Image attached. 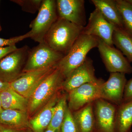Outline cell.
I'll return each mask as SVG.
<instances>
[{
    "label": "cell",
    "instance_id": "cell-35",
    "mask_svg": "<svg viewBox=\"0 0 132 132\" xmlns=\"http://www.w3.org/2000/svg\"></svg>",
    "mask_w": 132,
    "mask_h": 132
},
{
    "label": "cell",
    "instance_id": "cell-18",
    "mask_svg": "<svg viewBox=\"0 0 132 132\" xmlns=\"http://www.w3.org/2000/svg\"><path fill=\"white\" fill-rule=\"evenodd\" d=\"M93 102L72 112L79 132H95Z\"/></svg>",
    "mask_w": 132,
    "mask_h": 132
},
{
    "label": "cell",
    "instance_id": "cell-12",
    "mask_svg": "<svg viewBox=\"0 0 132 132\" xmlns=\"http://www.w3.org/2000/svg\"><path fill=\"white\" fill-rule=\"evenodd\" d=\"M127 82L125 74L111 73L108 79L104 81L100 89V97L119 106L123 102V95Z\"/></svg>",
    "mask_w": 132,
    "mask_h": 132
},
{
    "label": "cell",
    "instance_id": "cell-3",
    "mask_svg": "<svg viewBox=\"0 0 132 132\" xmlns=\"http://www.w3.org/2000/svg\"><path fill=\"white\" fill-rule=\"evenodd\" d=\"M65 79L60 69L56 67L28 99V113L29 116L31 117L35 114L56 94L62 90V84Z\"/></svg>",
    "mask_w": 132,
    "mask_h": 132
},
{
    "label": "cell",
    "instance_id": "cell-23",
    "mask_svg": "<svg viewBox=\"0 0 132 132\" xmlns=\"http://www.w3.org/2000/svg\"><path fill=\"white\" fill-rule=\"evenodd\" d=\"M120 13L123 29L132 36V5L127 0H115Z\"/></svg>",
    "mask_w": 132,
    "mask_h": 132
},
{
    "label": "cell",
    "instance_id": "cell-31",
    "mask_svg": "<svg viewBox=\"0 0 132 132\" xmlns=\"http://www.w3.org/2000/svg\"><path fill=\"white\" fill-rule=\"evenodd\" d=\"M3 110V109L2 105L1 100V94H0V113L2 112Z\"/></svg>",
    "mask_w": 132,
    "mask_h": 132
},
{
    "label": "cell",
    "instance_id": "cell-15",
    "mask_svg": "<svg viewBox=\"0 0 132 132\" xmlns=\"http://www.w3.org/2000/svg\"><path fill=\"white\" fill-rule=\"evenodd\" d=\"M61 92L56 94L34 116L29 119L30 127L34 132H44L47 128L52 120L55 105L61 95Z\"/></svg>",
    "mask_w": 132,
    "mask_h": 132
},
{
    "label": "cell",
    "instance_id": "cell-20",
    "mask_svg": "<svg viewBox=\"0 0 132 132\" xmlns=\"http://www.w3.org/2000/svg\"><path fill=\"white\" fill-rule=\"evenodd\" d=\"M132 100L117 106L116 117V132H131Z\"/></svg>",
    "mask_w": 132,
    "mask_h": 132
},
{
    "label": "cell",
    "instance_id": "cell-16",
    "mask_svg": "<svg viewBox=\"0 0 132 132\" xmlns=\"http://www.w3.org/2000/svg\"><path fill=\"white\" fill-rule=\"evenodd\" d=\"M29 115L27 112L3 109L0 113V124L21 131L30 127Z\"/></svg>",
    "mask_w": 132,
    "mask_h": 132
},
{
    "label": "cell",
    "instance_id": "cell-8",
    "mask_svg": "<svg viewBox=\"0 0 132 132\" xmlns=\"http://www.w3.org/2000/svg\"><path fill=\"white\" fill-rule=\"evenodd\" d=\"M104 81L98 79L97 81L86 83L68 93V105L71 112L78 111L100 98V87Z\"/></svg>",
    "mask_w": 132,
    "mask_h": 132
},
{
    "label": "cell",
    "instance_id": "cell-11",
    "mask_svg": "<svg viewBox=\"0 0 132 132\" xmlns=\"http://www.w3.org/2000/svg\"><path fill=\"white\" fill-rule=\"evenodd\" d=\"M115 28L95 9L90 14L88 23L81 33L98 38L109 46H113L112 38Z\"/></svg>",
    "mask_w": 132,
    "mask_h": 132
},
{
    "label": "cell",
    "instance_id": "cell-19",
    "mask_svg": "<svg viewBox=\"0 0 132 132\" xmlns=\"http://www.w3.org/2000/svg\"><path fill=\"white\" fill-rule=\"evenodd\" d=\"M3 109H13L28 112V99L10 87L0 92Z\"/></svg>",
    "mask_w": 132,
    "mask_h": 132
},
{
    "label": "cell",
    "instance_id": "cell-30",
    "mask_svg": "<svg viewBox=\"0 0 132 132\" xmlns=\"http://www.w3.org/2000/svg\"><path fill=\"white\" fill-rule=\"evenodd\" d=\"M10 87V83L5 82L0 79V92Z\"/></svg>",
    "mask_w": 132,
    "mask_h": 132
},
{
    "label": "cell",
    "instance_id": "cell-25",
    "mask_svg": "<svg viewBox=\"0 0 132 132\" xmlns=\"http://www.w3.org/2000/svg\"><path fill=\"white\" fill-rule=\"evenodd\" d=\"M61 132H79L72 112L68 107L62 125Z\"/></svg>",
    "mask_w": 132,
    "mask_h": 132
},
{
    "label": "cell",
    "instance_id": "cell-4",
    "mask_svg": "<svg viewBox=\"0 0 132 132\" xmlns=\"http://www.w3.org/2000/svg\"><path fill=\"white\" fill-rule=\"evenodd\" d=\"M58 17L56 1H42L38 15L29 25L31 39L39 43L44 42L46 35Z\"/></svg>",
    "mask_w": 132,
    "mask_h": 132
},
{
    "label": "cell",
    "instance_id": "cell-22",
    "mask_svg": "<svg viewBox=\"0 0 132 132\" xmlns=\"http://www.w3.org/2000/svg\"><path fill=\"white\" fill-rule=\"evenodd\" d=\"M68 108V94H61L55 105L52 120L47 128L55 132H61L62 125Z\"/></svg>",
    "mask_w": 132,
    "mask_h": 132
},
{
    "label": "cell",
    "instance_id": "cell-5",
    "mask_svg": "<svg viewBox=\"0 0 132 132\" xmlns=\"http://www.w3.org/2000/svg\"><path fill=\"white\" fill-rule=\"evenodd\" d=\"M64 55L56 52L45 42L30 49L23 73L56 66Z\"/></svg>",
    "mask_w": 132,
    "mask_h": 132
},
{
    "label": "cell",
    "instance_id": "cell-7",
    "mask_svg": "<svg viewBox=\"0 0 132 132\" xmlns=\"http://www.w3.org/2000/svg\"><path fill=\"white\" fill-rule=\"evenodd\" d=\"M56 66L23 73L10 83V87L29 99L35 90L56 68Z\"/></svg>",
    "mask_w": 132,
    "mask_h": 132
},
{
    "label": "cell",
    "instance_id": "cell-24",
    "mask_svg": "<svg viewBox=\"0 0 132 132\" xmlns=\"http://www.w3.org/2000/svg\"><path fill=\"white\" fill-rule=\"evenodd\" d=\"M12 1L19 5L24 12L32 14L39 11L42 2V0H14Z\"/></svg>",
    "mask_w": 132,
    "mask_h": 132
},
{
    "label": "cell",
    "instance_id": "cell-9",
    "mask_svg": "<svg viewBox=\"0 0 132 132\" xmlns=\"http://www.w3.org/2000/svg\"><path fill=\"white\" fill-rule=\"evenodd\" d=\"M97 47L106 70L110 73H132L130 62L119 50L109 46L100 39Z\"/></svg>",
    "mask_w": 132,
    "mask_h": 132
},
{
    "label": "cell",
    "instance_id": "cell-6",
    "mask_svg": "<svg viewBox=\"0 0 132 132\" xmlns=\"http://www.w3.org/2000/svg\"><path fill=\"white\" fill-rule=\"evenodd\" d=\"M29 47L26 45L0 60V79L10 83L23 73Z\"/></svg>",
    "mask_w": 132,
    "mask_h": 132
},
{
    "label": "cell",
    "instance_id": "cell-13",
    "mask_svg": "<svg viewBox=\"0 0 132 132\" xmlns=\"http://www.w3.org/2000/svg\"><path fill=\"white\" fill-rule=\"evenodd\" d=\"M96 78L93 61L87 57L84 63L76 69L62 84V90L68 93L74 89L86 83L95 82Z\"/></svg>",
    "mask_w": 132,
    "mask_h": 132
},
{
    "label": "cell",
    "instance_id": "cell-1",
    "mask_svg": "<svg viewBox=\"0 0 132 132\" xmlns=\"http://www.w3.org/2000/svg\"><path fill=\"white\" fill-rule=\"evenodd\" d=\"M84 28L58 17L46 35L44 42L55 51L65 55Z\"/></svg>",
    "mask_w": 132,
    "mask_h": 132
},
{
    "label": "cell",
    "instance_id": "cell-28",
    "mask_svg": "<svg viewBox=\"0 0 132 132\" xmlns=\"http://www.w3.org/2000/svg\"><path fill=\"white\" fill-rule=\"evenodd\" d=\"M18 49L15 45L0 47V60Z\"/></svg>",
    "mask_w": 132,
    "mask_h": 132
},
{
    "label": "cell",
    "instance_id": "cell-26",
    "mask_svg": "<svg viewBox=\"0 0 132 132\" xmlns=\"http://www.w3.org/2000/svg\"><path fill=\"white\" fill-rule=\"evenodd\" d=\"M32 36L31 31L25 34L19 36H15L10 39H6L0 38V47L10 46L15 45V44L27 38H30Z\"/></svg>",
    "mask_w": 132,
    "mask_h": 132
},
{
    "label": "cell",
    "instance_id": "cell-29",
    "mask_svg": "<svg viewBox=\"0 0 132 132\" xmlns=\"http://www.w3.org/2000/svg\"><path fill=\"white\" fill-rule=\"evenodd\" d=\"M20 131L21 130L0 124V132H20Z\"/></svg>",
    "mask_w": 132,
    "mask_h": 132
},
{
    "label": "cell",
    "instance_id": "cell-33",
    "mask_svg": "<svg viewBox=\"0 0 132 132\" xmlns=\"http://www.w3.org/2000/svg\"><path fill=\"white\" fill-rule=\"evenodd\" d=\"M128 2L132 5V0H127Z\"/></svg>",
    "mask_w": 132,
    "mask_h": 132
},
{
    "label": "cell",
    "instance_id": "cell-17",
    "mask_svg": "<svg viewBox=\"0 0 132 132\" xmlns=\"http://www.w3.org/2000/svg\"><path fill=\"white\" fill-rule=\"evenodd\" d=\"M95 9L115 28L123 29L122 19L115 0H92Z\"/></svg>",
    "mask_w": 132,
    "mask_h": 132
},
{
    "label": "cell",
    "instance_id": "cell-10",
    "mask_svg": "<svg viewBox=\"0 0 132 132\" xmlns=\"http://www.w3.org/2000/svg\"><path fill=\"white\" fill-rule=\"evenodd\" d=\"M117 108V106L101 98L94 102L95 132H116Z\"/></svg>",
    "mask_w": 132,
    "mask_h": 132
},
{
    "label": "cell",
    "instance_id": "cell-32",
    "mask_svg": "<svg viewBox=\"0 0 132 132\" xmlns=\"http://www.w3.org/2000/svg\"><path fill=\"white\" fill-rule=\"evenodd\" d=\"M45 132H55L54 131H53V130L51 129H49V128H47V130H46V131Z\"/></svg>",
    "mask_w": 132,
    "mask_h": 132
},
{
    "label": "cell",
    "instance_id": "cell-27",
    "mask_svg": "<svg viewBox=\"0 0 132 132\" xmlns=\"http://www.w3.org/2000/svg\"><path fill=\"white\" fill-rule=\"evenodd\" d=\"M132 100V78L128 81L125 86L123 95V103Z\"/></svg>",
    "mask_w": 132,
    "mask_h": 132
},
{
    "label": "cell",
    "instance_id": "cell-21",
    "mask_svg": "<svg viewBox=\"0 0 132 132\" xmlns=\"http://www.w3.org/2000/svg\"><path fill=\"white\" fill-rule=\"evenodd\" d=\"M113 45L132 62V36L123 29L115 28L112 38Z\"/></svg>",
    "mask_w": 132,
    "mask_h": 132
},
{
    "label": "cell",
    "instance_id": "cell-34",
    "mask_svg": "<svg viewBox=\"0 0 132 132\" xmlns=\"http://www.w3.org/2000/svg\"><path fill=\"white\" fill-rule=\"evenodd\" d=\"M2 30V27L1 26V23H0V32Z\"/></svg>",
    "mask_w": 132,
    "mask_h": 132
},
{
    "label": "cell",
    "instance_id": "cell-14",
    "mask_svg": "<svg viewBox=\"0 0 132 132\" xmlns=\"http://www.w3.org/2000/svg\"><path fill=\"white\" fill-rule=\"evenodd\" d=\"M85 3L84 0H57L59 17L85 27L86 23Z\"/></svg>",
    "mask_w": 132,
    "mask_h": 132
},
{
    "label": "cell",
    "instance_id": "cell-2",
    "mask_svg": "<svg viewBox=\"0 0 132 132\" xmlns=\"http://www.w3.org/2000/svg\"><path fill=\"white\" fill-rule=\"evenodd\" d=\"M98 38L81 33L67 54L56 65L65 79L78 67L82 65L86 59L90 50L97 47Z\"/></svg>",
    "mask_w": 132,
    "mask_h": 132
}]
</instances>
